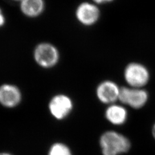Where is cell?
Returning a JSON list of instances; mask_svg holds the SVG:
<instances>
[{
    "mask_svg": "<svg viewBox=\"0 0 155 155\" xmlns=\"http://www.w3.org/2000/svg\"><path fill=\"white\" fill-rule=\"evenodd\" d=\"M100 11L96 5L89 2H83L77 7L75 16L78 21L85 26H91L96 23L100 18Z\"/></svg>",
    "mask_w": 155,
    "mask_h": 155,
    "instance_id": "cell-5",
    "label": "cell"
},
{
    "mask_svg": "<svg viewBox=\"0 0 155 155\" xmlns=\"http://www.w3.org/2000/svg\"><path fill=\"white\" fill-rule=\"evenodd\" d=\"M0 155H11L8 153H0Z\"/></svg>",
    "mask_w": 155,
    "mask_h": 155,
    "instance_id": "cell-15",
    "label": "cell"
},
{
    "mask_svg": "<svg viewBox=\"0 0 155 155\" xmlns=\"http://www.w3.org/2000/svg\"><path fill=\"white\" fill-rule=\"evenodd\" d=\"M5 23H6L5 16V14L3 13L2 9L0 8V28L5 25Z\"/></svg>",
    "mask_w": 155,
    "mask_h": 155,
    "instance_id": "cell-12",
    "label": "cell"
},
{
    "mask_svg": "<svg viewBox=\"0 0 155 155\" xmlns=\"http://www.w3.org/2000/svg\"><path fill=\"white\" fill-rule=\"evenodd\" d=\"M118 100L122 104L128 105L134 109H140L147 103L148 94L141 88L122 87L120 88Z\"/></svg>",
    "mask_w": 155,
    "mask_h": 155,
    "instance_id": "cell-4",
    "label": "cell"
},
{
    "mask_svg": "<svg viewBox=\"0 0 155 155\" xmlns=\"http://www.w3.org/2000/svg\"><path fill=\"white\" fill-rule=\"evenodd\" d=\"M72 109V102L70 98L64 94L54 96L49 104V110L52 115L58 120L65 118Z\"/></svg>",
    "mask_w": 155,
    "mask_h": 155,
    "instance_id": "cell-6",
    "label": "cell"
},
{
    "mask_svg": "<svg viewBox=\"0 0 155 155\" xmlns=\"http://www.w3.org/2000/svg\"><path fill=\"white\" fill-rule=\"evenodd\" d=\"M120 88L114 82L104 81L96 89V95L98 100L104 104H111L119 99Z\"/></svg>",
    "mask_w": 155,
    "mask_h": 155,
    "instance_id": "cell-7",
    "label": "cell"
},
{
    "mask_svg": "<svg viewBox=\"0 0 155 155\" xmlns=\"http://www.w3.org/2000/svg\"><path fill=\"white\" fill-rule=\"evenodd\" d=\"M93 1L97 4H102V3H109L110 2H113V0H93Z\"/></svg>",
    "mask_w": 155,
    "mask_h": 155,
    "instance_id": "cell-13",
    "label": "cell"
},
{
    "mask_svg": "<svg viewBox=\"0 0 155 155\" xmlns=\"http://www.w3.org/2000/svg\"><path fill=\"white\" fill-rule=\"evenodd\" d=\"M32 56L36 64L45 69L55 67L60 58L58 47L47 41H43L37 44L33 50Z\"/></svg>",
    "mask_w": 155,
    "mask_h": 155,
    "instance_id": "cell-2",
    "label": "cell"
},
{
    "mask_svg": "<svg viewBox=\"0 0 155 155\" xmlns=\"http://www.w3.org/2000/svg\"><path fill=\"white\" fill-rule=\"evenodd\" d=\"M100 144L103 155H119L127 153L130 147V141L127 137L112 130L101 135Z\"/></svg>",
    "mask_w": 155,
    "mask_h": 155,
    "instance_id": "cell-1",
    "label": "cell"
},
{
    "mask_svg": "<svg viewBox=\"0 0 155 155\" xmlns=\"http://www.w3.org/2000/svg\"><path fill=\"white\" fill-rule=\"evenodd\" d=\"M152 133H153V136L154 138L155 139V124H154V126H153V127Z\"/></svg>",
    "mask_w": 155,
    "mask_h": 155,
    "instance_id": "cell-14",
    "label": "cell"
},
{
    "mask_svg": "<svg viewBox=\"0 0 155 155\" xmlns=\"http://www.w3.org/2000/svg\"><path fill=\"white\" fill-rule=\"evenodd\" d=\"M48 155H72V153L67 145L58 143L51 147Z\"/></svg>",
    "mask_w": 155,
    "mask_h": 155,
    "instance_id": "cell-11",
    "label": "cell"
},
{
    "mask_svg": "<svg viewBox=\"0 0 155 155\" xmlns=\"http://www.w3.org/2000/svg\"><path fill=\"white\" fill-rule=\"evenodd\" d=\"M124 77L127 84L134 88H141L149 80V72L144 65L138 63H131L126 67Z\"/></svg>",
    "mask_w": 155,
    "mask_h": 155,
    "instance_id": "cell-3",
    "label": "cell"
},
{
    "mask_svg": "<svg viewBox=\"0 0 155 155\" xmlns=\"http://www.w3.org/2000/svg\"><path fill=\"white\" fill-rule=\"evenodd\" d=\"M12 1H14V2H19L21 1V0H12Z\"/></svg>",
    "mask_w": 155,
    "mask_h": 155,
    "instance_id": "cell-16",
    "label": "cell"
},
{
    "mask_svg": "<svg viewBox=\"0 0 155 155\" xmlns=\"http://www.w3.org/2000/svg\"><path fill=\"white\" fill-rule=\"evenodd\" d=\"M21 98L19 89L12 84H4L0 87V103L7 107L16 106Z\"/></svg>",
    "mask_w": 155,
    "mask_h": 155,
    "instance_id": "cell-8",
    "label": "cell"
},
{
    "mask_svg": "<svg viewBox=\"0 0 155 155\" xmlns=\"http://www.w3.org/2000/svg\"><path fill=\"white\" fill-rule=\"evenodd\" d=\"M19 3L21 12L28 18L40 16L45 9V0H21Z\"/></svg>",
    "mask_w": 155,
    "mask_h": 155,
    "instance_id": "cell-9",
    "label": "cell"
},
{
    "mask_svg": "<svg viewBox=\"0 0 155 155\" xmlns=\"http://www.w3.org/2000/svg\"><path fill=\"white\" fill-rule=\"evenodd\" d=\"M105 117L109 122L114 125H122L127 118V112L124 107L113 104L105 111Z\"/></svg>",
    "mask_w": 155,
    "mask_h": 155,
    "instance_id": "cell-10",
    "label": "cell"
}]
</instances>
